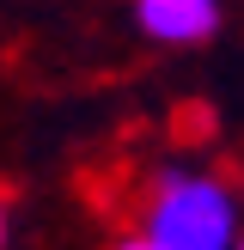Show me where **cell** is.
Here are the masks:
<instances>
[{
  "label": "cell",
  "mask_w": 244,
  "mask_h": 250,
  "mask_svg": "<svg viewBox=\"0 0 244 250\" xmlns=\"http://www.w3.org/2000/svg\"><path fill=\"white\" fill-rule=\"evenodd\" d=\"M238 226V189L214 171H159L141 195V238L159 250H232Z\"/></svg>",
  "instance_id": "1"
},
{
  "label": "cell",
  "mask_w": 244,
  "mask_h": 250,
  "mask_svg": "<svg viewBox=\"0 0 244 250\" xmlns=\"http://www.w3.org/2000/svg\"><path fill=\"white\" fill-rule=\"evenodd\" d=\"M134 24L165 49H202L220 37V0H134Z\"/></svg>",
  "instance_id": "2"
},
{
  "label": "cell",
  "mask_w": 244,
  "mask_h": 250,
  "mask_svg": "<svg viewBox=\"0 0 244 250\" xmlns=\"http://www.w3.org/2000/svg\"><path fill=\"white\" fill-rule=\"evenodd\" d=\"M110 250H159V244H153V238H141V232H128V238H116Z\"/></svg>",
  "instance_id": "3"
},
{
  "label": "cell",
  "mask_w": 244,
  "mask_h": 250,
  "mask_svg": "<svg viewBox=\"0 0 244 250\" xmlns=\"http://www.w3.org/2000/svg\"><path fill=\"white\" fill-rule=\"evenodd\" d=\"M0 250H6V202H0Z\"/></svg>",
  "instance_id": "4"
},
{
  "label": "cell",
  "mask_w": 244,
  "mask_h": 250,
  "mask_svg": "<svg viewBox=\"0 0 244 250\" xmlns=\"http://www.w3.org/2000/svg\"><path fill=\"white\" fill-rule=\"evenodd\" d=\"M232 250H244V226H238V238H232Z\"/></svg>",
  "instance_id": "5"
}]
</instances>
